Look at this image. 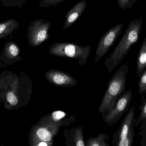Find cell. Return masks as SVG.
<instances>
[{
  "instance_id": "9a60e30c",
  "label": "cell",
  "mask_w": 146,
  "mask_h": 146,
  "mask_svg": "<svg viewBox=\"0 0 146 146\" xmlns=\"http://www.w3.org/2000/svg\"><path fill=\"white\" fill-rule=\"evenodd\" d=\"M140 110V114L137 119L134 120V127H138L140 125L142 121L146 119V97L142 100L139 107Z\"/></svg>"
},
{
  "instance_id": "ffe728a7",
  "label": "cell",
  "mask_w": 146,
  "mask_h": 146,
  "mask_svg": "<svg viewBox=\"0 0 146 146\" xmlns=\"http://www.w3.org/2000/svg\"><path fill=\"white\" fill-rule=\"evenodd\" d=\"M67 0H41L39 3L40 7L47 8L51 6H57L61 3Z\"/></svg>"
},
{
  "instance_id": "6da1fadb",
  "label": "cell",
  "mask_w": 146,
  "mask_h": 146,
  "mask_svg": "<svg viewBox=\"0 0 146 146\" xmlns=\"http://www.w3.org/2000/svg\"><path fill=\"white\" fill-rule=\"evenodd\" d=\"M142 27V18L132 21L129 24L118 44L105 62L109 73H111L121 64L133 45L138 41Z\"/></svg>"
},
{
  "instance_id": "52a82bcc",
  "label": "cell",
  "mask_w": 146,
  "mask_h": 146,
  "mask_svg": "<svg viewBox=\"0 0 146 146\" xmlns=\"http://www.w3.org/2000/svg\"><path fill=\"white\" fill-rule=\"evenodd\" d=\"M123 24L121 23L108 30L100 39L96 51L94 62L97 63L106 54L121 33Z\"/></svg>"
},
{
  "instance_id": "9c48e42d",
  "label": "cell",
  "mask_w": 146,
  "mask_h": 146,
  "mask_svg": "<svg viewBox=\"0 0 146 146\" xmlns=\"http://www.w3.org/2000/svg\"><path fill=\"white\" fill-rule=\"evenodd\" d=\"M135 115V107L133 105L123 118L117 132L113 134L112 141L113 145L115 146L119 141L124 139L132 128L134 127Z\"/></svg>"
},
{
  "instance_id": "d6986e66",
  "label": "cell",
  "mask_w": 146,
  "mask_h": 146,
  "mask_svg": "<svg viewBox=\"0 0 146 146\" xmlns=\"http://www.w3.org/2000/svg\"><path fill=\"white\" fill-rule=\"evenodd\" d=\"M138 0H117V5L122 9L127 8H131L136 3Z\"/></svg>"
},
{
  "instance_id": "3957f363",
  "label": "cell",
  "mask_w": 146,
  "mask_h": 146,
  "mask_svg": "<svg viewBox=\"0 0 146 146\" xmlns=\"http://www.w3.org/2000/svg\"><path fill=\"white\" fill-rule=\"evenodd\" d=\"M91 50L90 45L82 46L73 43L56 42L49 47L48 53L51 55L78 60V64L84 66L87 62Z\"/></svg>"
},
{
  "instance_id": "e0dca14e",
  "label": "cell",
  "mask_w": 146,
  "mask_h": 146,
  "mask_svg": "<svg viewBox=\"0 0 146 146\" xmlns=\"http://www.w3.org/2000/svg\"><path fill=\"white\" fill-rule=\"evenodd\" d=\"M139 126V135L141 137L140 144L141 146H146V119L142 121Z\"/></svg>"
},
{
  "instance_id": "8fae6325",
  "label": "cell",
  "mask_w": 146,
  "mask_h": 146,
  "mask_svg": "<svg viewBox=\"0 0 146 146\" xmlns=\"http://www.w3.org/2000/svg\"><path fill=\"white\" fill-rule=\"evenodd\" d=\"M63 136L66 138L67 146H86L82 126L64 130Z\"/></svg>"
},
{
  "instance_id": "5b68a950",
  "label": "cell",
  "mask_w": 146,
  "mask_h": 146,
  "mask_svg": "<svg viewBox=\"0 0 146 146\" xmlns=\"http://www.w3.org/2000/svg\"><path fill=\"white\" fill-rule=\"evenodd\" d=\"M51 23L45 19H38L31 22L27 29L29 45L36 47L50 38L49 31Z\"/></svg>"
},
{
  "instance_id": "7c38bea8",
  "label": "cell",
  "mask_w": 146,
  "mask_h": 146,
  "mask_svg": "<svg viewBox=\"0 0 146 146\" xmlns=\"http://www.w3.org/2000/svg\"><path fill=\"white\" fill-rule=\"evenodd\" d=\"M146 68V37L139 51L136 62V77L140 78Z\"/></svg>"
},
{
  "instance_id": "44dd1931",
  "label": "cell",
  "mask_w": 146,
  "mask_h": 146,
  "mask_svg": "<svg viewBox=\"0 0 146 146\" xmlns=\"http://www.w3.org/2000/svg\"><path fill=\"white\" fill-rule=\"evenodd\" d=\"M7 50L10 55L13 57L17 56L19 52L18 46L14 43L9 44L8 45Z\"/></svg>"
},
{
  "instance_id": "ba28073f",
  "label": "cell",
  "mask_w": 146,
  "mask_h": 146,
  "mask_svg": "<svg viewBox=\"0 0 146 146\" xmlns=\"http://www.w3.org/2000/svg\"><path fill=\"white\" fill-rule=\"evenodd\" d=\"M45 79L52 85L63 87H72L76 85L77 81L69 74L56 69H49L44 73Z\"/></svg>"
},
{
  "instance_id": "4fadbf2b",
  "label": "cell",
  "mask_w": 146,
  "mask_h": 146,
  "mask_svg": "<svg viewBox=\"0 0 146 146\" xmlns=\"http://www.w3.org/2000/svg\"><path fill=\"white\" fill-rule=\"evenodd\" d=\"M19 26V24L13 19L7 20L0 24V39L11 34Z\"/></svg>"
},
{
  "instance_id": "277c9868",
  "label": "cell",
  "mask_w": 146,
  "mask_h": 146,
  "mask_svg": "<svg viewBox=\"0 0 146 146\" xmlns=\"http://www.w3.org/2000/svg\"><path fill=\"white\" fill-rule=\"evenodd\" d=\"M62 123L55 121L50 114L44 115L33 129L32 134V145L36 146L40 142H46L54 145V139L61 127Z\"/></svg>"
},
{
  "instance_id": "7402d4cb",
  "label": "cell",
  "mask_w": 146,
  "mask_h": 146,
  "mask_svg": "<svg viewBox=\"0 0 146 146\" xmlns=\"http://www.w3.org/2000/svg\"><path fill=\"white\" fill-rule=\"evenodd\" d=\"M7 100L9 103L13 105H15L18 103V99L13 93L9 92L7 94Z\"/></svg>"
},
{
  "instance_id": "5bb4252c",
  "label": "cell",
  "mask_w": 146,
  "mask_h": 146,
  "mask_svg": "<svg viewBox=\"0 0 146 146\" xmlns=\"http://www.w3.org/2000/svg\"><path fill=\"white\" fill-rule=\"evenodd\" d=\"M109 136L103 133H100L95 138L89 137L85 142L87 146H109Z\"/></svg>"
},
{
  "instance_id": "7a4b0ae2",
  "label": "cell",
  "mask_w": 146,
  "mask_h": 146,
  "mask_svg": "<svg viewBox=\"0 0 146 146\" xmlns=\"http://www.w3.org/2000/svg\"><path fill=\"white\" fill-rule=\"evenodd\" d=\"M129 68L127 63L123 64L117 69L107 84V90L99 108V113L102 116L114 108L117 99L125 91Z\"/></svg>"
},
{
  "instance_id": "ac0fdd59",
  "label": "cell",
  "mask_w": 146,
  "mask_h": 146,
  "mask_svg": "<svg viewBox=\"0 0 146 146\" xmlns=\"http://www.w3.org/2000/svg\"><path fill=\"white\" fill-rule=\"evenodd\" d=\"M139 79L138 84L139 93L142 95L146 93V69L144 70Z\"/></svg>"
},
{
  "instance_id": "8992f818",
  "label": "cell",
  "mask_w": 146,
  "mask_h": 146,
  "mask_svg": "<svg viewBox=\"0 0 146 146\" xmlns=\"http://www.w3.org/2000/svg\"><path fill=\"white\" fill-rule=\"evenodd\" d=\"M133 96L131 89L125 91L117 99L114 108L102 116L104 121L108 126L111 127L117 123L124 113L128 110Z\"/></svg>"
},
{
  "instance_id": "2e32d148",
  "label": "cell",
  "mask_w": 146,
  "mask_h": 146,
  "mask_svg": "<svg viewBox=\"0 0 146 146\" xmlns=\"http://www.w3.org/2000/svg\"><path fill=\"white\" fill-rule=\"evenodd\" d=\"M135 135L134 128L133 127L128 134L124 139L119 141L116 146H132L133 143Z\"/></svg>"
},
{
  "instance_id": "30bf717a",
  "label": "cell",
  "mask_w": 146,
  "mask_h": 146,
  "mask_svg": "<svg viewBox=\"0 0 146 146\" xmlns=\"http://www.w3.org/2000/svg\"><path fill=\"white\" fill-rule=\"evenodd\" d=\"M86 0H82L76 3L66 15V20L63 25V30L68 29L77 21L87 7Z\"/></svg>"
}]
</instances>
